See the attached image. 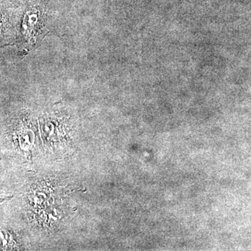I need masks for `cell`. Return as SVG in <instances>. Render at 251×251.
<instances>
[{"instance_id":"1","label":"cell","mask_w":251,"mask_h":251,"mask_svg":"<svg viewBox=\"0 0 251 251\" xmlns=\"http://www.w3.org/2000/svg\"><path fill=\"white\" fill-rule=\"evenodd\" d=\"M41 13L39 9L32 8L26 13L23 21V32L28 37L30 38L34 34V31L39 27L41 21Z\"/></svg>"},{"instance_id":"2","label":"cell","mask_w":251,"mask_h":251,"mask_svg":"<svg viewBox=\"0 0 251 251\" xmlns=\"http://www.w3.org/2000/svg\"><path fill=\"white\" fill-rule=\"evenodd\" d=\"M2 23H3L2 16H1V15L0 14V29H1V26H2Z\"/></svg>"}]
</instances>
